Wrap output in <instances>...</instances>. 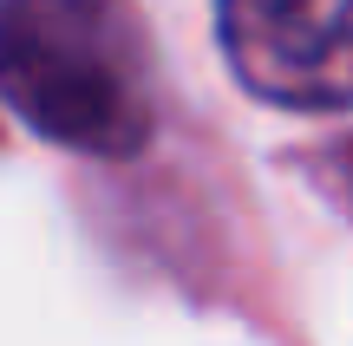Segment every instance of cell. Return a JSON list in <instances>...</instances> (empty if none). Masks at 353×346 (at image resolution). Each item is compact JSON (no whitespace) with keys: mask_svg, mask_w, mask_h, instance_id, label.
<instances>
[{"mask_svg":"<svg viewBox=\"0 0 353 346\" xmlns=\"http://www.w3.org/2000/svg\"><path fill=\"white\" fill-rule=\"evenodd\" d=\"M0 98L65 151L131 157L157 125V59L131 0H0Z\"/></svg>","mask_w":353,"mask_h":346,"instance_id":"cell-1","label":"cell"},{"mask_svg":"<svg viewBox=\"0 0 353 346\" xmlns=\"http://www.w3.org/2000/svg\"><path fill=\"white\" fill-rule=\"evenodd\" d=\"M236 78L281 111L353 105V0H216Z\"/></svg>","mask_w":353,"mask_h":346,"instance_id":"cell-2","label":"cell"}]
</instances>
